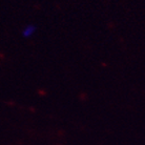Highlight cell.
<instances>
[{
	"mask_svg": "<svg viewBox=\"0 0 145 145\" xmlns=\"http://www.w3.org/2000/svg\"><path fill=\"white\" fill-rule=\"evenodd\" d=\"M36 31H37L36 25H34V24H26V25L22 29L21 35L23 38L29 39V38H32V37L35 35Z\"/></svg>",
	"mask_w": 145,
	"mask_h": 145,
	"instance_id": "1",
	"label": "cell"
}]
</instances>
